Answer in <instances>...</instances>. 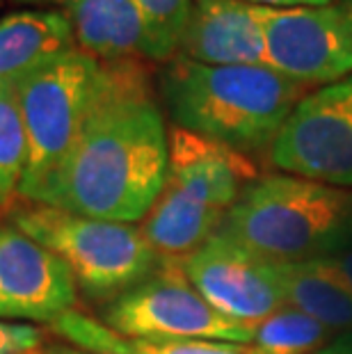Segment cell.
Here are the masks:
<instances>
[{
    "mask_svg": "<svg viewBox=\"0 0 352 354\" xmlns=\"http://www.w3.org/2000/svg\"><path fill=\"white\" fill-rule=\"evenodd\" d=\"M169 131L142 62H103L101 87L73 149L39 203L136 224L160 197Z\"/></svg>",
    "mask_w": 352,
    "mask_h": 354,
    "instance_id": "6da1fadb",
    "label": "cell"
},
{
    "mask_svg": "<svg viewBox=\"0 0 352 354\" xmlns=\"http://www.w3.org/2000/svg\"><path fill=\"white\" fill-rule=\"evenodd\" d=\"M309 92L266 64L213 66L174 55L158 73L172 124L250 158H270L277 135Z\"/></svg>",
    "mask_w": 352,
    "mask_h": 354,
    "instance_id": "7a4b0ae2",
    "label": "cell"
},
{
    "mask_svg": "<svg viewBox=\"0 0 352 354\" xmlns=\"http://www.w3.org/2000/svg\"><path fill=\"white\" fill-rule=\"evenodd\" d=\"M220 233L270 263H304L352 243V190L268 174L229 208Z\"/></svg>",
    "mask_w": 352,
    "mask_h": 354,
    "instance_id": "3957f363",
    "label": "cell"
},
{
    "mask_svg": "<svg viewBox=\"0 0 352 354\" xmlns=\"http://www.w3.org/2000/svg\"><path fill=\"white\" fill-rule=\"evenodd\" d=\"M101 78L103 62L71 48L14 80L28 138V165L19 197L39 203L48 192L85 124Z\"/></svg>",
    "mask_w": 352,
    "mask_h": 354,
    "instance_id": "277c9868",
    "label": "cell"
},
{
    "mask_svg": "<svg viewBox=\"0 0 352 354\" xmlns=\"http://www.w3.org/2000/svg\"><path fill=\"white\" fill-rule=\"evenodd\" d=\"M14 229L59 256L76 286L92 299H117L163 261L140 227L96 220L69 210L30 203L14 210Z\"/></svg>",
    "mask_w": 352,
    "mask_h": 354,
    "instance_id": "5b68a950",
    "label": "cell"
},
{
    "mask_svg": "<svg viewBox=\"0 0 352 354\" xmlns=\"http://www.w3.org/2000/svg\"><path fill=\"white\" fill-rule=\"evenodd\" d=\"M103 322L133 341H220L252 345L257 325L217 313L194 290L181 261L163 259L145 281L106 306Z\"/></svg>",
    "mask_w": 352,
    "mask_h": 354,
    "instance_id": "8992f818",
    "label": "cell"
},
{
    "mask_svg": "<svg viewBox=\"0 0 352 354\" xmlns=\"http://www.w3.org/2000/svg\"><path fill=\"white\" fill-rule=\"evenodd\" d=\"M266 66L306 89L352 76V21L339 3L261 7Z\"/></svg>",
    "mask_w": 352,
    "mask_h": 354,
    "instance_id": "52a82bcc",
    "label": "cell"
},
{
    "mask_svg": "<svg viewBox=\"0 0 352 354\" xmlns=\"http://www.w3.org/2000/svg\"><path fill=\"white\" fill-rule=\"evenodd\" d=\"M270 165L352 190V76L313 89L295 105L270 149Z\"/></svg>",
    "mask_w": 352,
    "mask_h": 354,
    "instance_id": "ba28073f",
    "label": "cell"
},
{
    "mask_svg": "<svg viewBox=\"0 0 352 354\" xmlns=\"http://www.w3.org/2000/svg\"><path fill=\"white\" fill-rule=\"evenodd\" d=\"M181 268L194 290L234 322L259 325L286 306L275 263L224 233H215L197 252L185 256Z\"/></svg>",
    "mask_w": 352,
    "mask_h": 354,
    "instance_id": "9c48e42d",
    "label": "cell"
},
{
    "mask_svg": "<svg viewBox=\"0 0 352 354\" xmlns=\"http://www.w3.org/2000/svg\"><path fill=\"white\" fill-rule=\"evenodd\" d=\"M66 263L14 227H0V320L50 325L76 304Z\"/></svg>",
    "mask_w": 352,
    "mask_h": 354,
    "instance_id": "30bf717a",
    "label": "cell"
},
{
    "mask_svg": "<svg viewBox=\"0 0 352 354\" xmlns=\"http://www.w3.org/2000/svg\"><path fill=\"white\" fill-rule=\"evenodd\" d=\"M259 178V165L250 156L172 126L167 178L163 190L194 206L229 213L241 194Z\"/></svg>",
    "mask_w": 352,
    "mask_h": 354,
    "instance_id": "8fae6325",
    "label": "cell"
},
{
    "mask_svg": "<svg viewBox=\"0 0 352 354\" xmlns=\"http://www.w3.org/2000/svg\"><path fill=\"white\" fill-rule=\"evenodd\" d=\"M176 55L213 66L266 64L261 7L243 0H194Z\"/></svg>",
    "mask_w": 352,
    "mask_h": 354,
    "instance_id": "7c38bea8",
    "label": "cell"
},
{
    "mask_svg": "<svg viewBox=\"0 0 352 354\" xmlns=\"http://www.w3.org/2000/svg\"><path fill=\"white\" fill-rule=\"evenodd\" d=\"M62 14L76 48L99 62H160L151 28L133 0H69Z\"/></svg>",
    "mask_w": 352,
    "mask_h": 354,
    "instance_id": "4fadbf2b",
    "label": "cell"
},
{
    "mask_svg": "<svg viewBox=\"0 0 352 354\" xmlns=\"http://www.w3.org/2000/svg\"><path fill=\"white\" fill-rule=\"evenodd\" d=\"M76 48L62 10H21L0 19V80H17L44 59Z\"/></svg>",
    "mask_w": 352,
    "mask_h": 354,
    "instance_id": "5bb4252c",
    "label": "cell"
},
{
    "mask_svg": "<svg viewBox=\"0 0 352 354\" xmlns=\"http://www.w3.org/2000/svg\"><path fill=\"white\" fill-rule=\"evenodd\" d=\"M286 306L311 315L339 336H352V292L316 263H275Z\"/></svg>",
    "mask_w": 352,
    "mask_h": 354,
    "instance_id": "9a60e30c",
    "label": "cell"
},
{
    "mask_svg": "<svg viewBox=\"0 0 352 354\" xmlns=\"http://www.w3.org/2000/svg\"><path fill=\"white\" fill-rule=\"evenodd\" d=\"M336 338L339 334L320 325L311 315L293 306H284L259 322L252 345L263 354H316Z\"/></svg>",
    "mask_w": 352,
    "mask_h": 354,
    "instance_id": "2e32d148",
    "label": "cell"
},
{
    "mask_svg": "<svg viewBox=\"0 0 352 354\" xmlns=\"http://www.w3.org/2000/svg\"><path fill=\"white\" fill-rule=\"evenodd\" d=\"M28 165V138L17 82L0 80V208L19 194Z\"/></svg>",
    "mask_w": 352,
    "mask_h": 354,
    "instance_id": "e0dca14e",
    "label": "cell"
},
{
    "mask_svg": "<svg viewBox=\"0 0 352 354\" xmlns=\"http://www.w3.org/2000/svg\"><path fill=\"white\" fill-rule=\"evenodd\" d=\"M50 331L62 336L64 341L76 345L85 354H133V341L119 331L108 327L106 322L89 318L82 311L69 308L50 322Z\"/></svg>",
    "mask_w": 352,
    "mask_h": 354,
    "instance_id": "ac0fdd59",
    "label": "cell"
},
{
    "mask_svg": "<svg viewBox=\"0 0 352 354\" xmlns=\"http://www.w3.org/2000/svg\"><path fill=\"white\" fill-rule=\"evenodd\" d=\"M133 3L145 14L158 46L160 64H165L178 53V44L188 26L194 0H133Z\"/></svg>",
    "mask_w": 352,
    "mask_h": 354,
    "instance_id": "d6986e66",
    "label": "cell"
},
{
    "mask_svg": "<svg viewBox=\"0 0 352 354\" xmlns=\"http://www.w3.org/2000/svg\"><path fill=\"white\" fill-rule=\"evenodd\" d=\"M133 341V338H131ZM133 354H263L254 345L220 341H133Z\"/></svg>",
    "mask_w": 352,
    "mask_h": 354,
    "instance_id": "ffe728a7",
    "label": "cell"
},
{
    "mask_svg": "<svg viewBox=\"0 0 352 354\" xmlns=\"http://www.w3.org/2000/svg\"><path fill=\"white\" fill-rule=\"evenodd\" d=\"M44 343V331L35 325L0 320V354L37 352Z\"/></svg>",
    "mask_w": 352,
    "mask_h": 354,
    "instance_id": "44dd1931",
    "label": "cell"
},
{
    "mask_svg": "<svg viewBox=\"0 0 352 354\" xmlns=\"http://www.w3.org/2000/svg\"><path fill=\"white\" fill-rule=\"evenodd\" d=\"M320 270H325L327 274H332L336 281L343 283L352 292V243L339 247L332 254H325L320 259H313Z\"/></svg>",
    "mask_w": 352,
    "mask_h": 354,
    "instance_id": "7402d4cb",
    "label": "cell"
},
{
    "mask_svg": "<svg viewBox=\"0 0 352 354\" xmlns=\"http://www.w3.org/2000/svg\"><path fill=\"white\" fill-rule=\"evenodd\" d=\"M243 3L259 5V7H275V10H288V7H320L332 5L339 0H243Z\"/></svg>",
    "mask_w": 352,
    "mask_h": 354,
    "instance_id": "603a6c76",
    "label": "cell"
},
{
    "mask_svg": "<svg viewBox=\"0 0 352 354\" xmlns=\"http://www.w3.org/2000/svg\"><path fill=\"white\" fill-rule=\"evenodd\" d=\"M316 354H352V336H339L334 343H329Z\"/></svg>",
    "mask_w": 352,
    "mask_h": 354,
    "instance_id": "cb8c5ba5",
    "label": "cell"
},
{
    "mask_svg": "<svg viewBox=\"0 0 352 354\" xmlns=\"http://www.w3.org/2000/svg\"><path fill=\"white\" fill-rule=\"evenodd\" d=\"M17 5H66L69 0H12Z\"/></svg>",
    "mask_w": 352,
    "mask_h": 354,
    "instance_id": "d4e9b609",
    "label": "cell"
},
{
    "mask_svg": "<svg viewBox=\"0 0 352 354\" xmlns=\"http://www.w3.org/2000/svg\"><path fill=\"white\" fill-rule=\"evenodd\" d=\"M44 354H76V350H71V348H62V345H57V348H50V350H46Z\"/></svg>",
    "mask_w": 352,
    "mask_h": 354,
    "instance_id": "484cf974",
    "label": "cell"
},
{
    "mask_svg": "<svg viewBox=\"0 0 352 354\" xmlns=\"http://www.w3.org/2000/svg\"><path fill=\"white\" fill-rule=\"evenodd\" d=\"M339 5L346 10V14L350 17V21H352V0H339Z\"/></svg>",
    "mask_w": 352,
    "mask_h": 354,
    "instance_id": "4316f807",
    "label": "cell"
},
{
    "mask_svg": "<svg viewBox=\"0 0 352 354\" xmlns=\"http://www.w3.org/2000/svg\"><path fill=\"white\" fill-rule=\"evenodd\" d=\"M28 354H44V352H39V350H37V352H28Z\"/></svg>",
    "mask_w": 352,
    "mask_h": 354,
    "instance_id": "83f0119b",
    "label": "cell"
},
{
    "mask_svg": "<svg viewBox=\"0 0 352 354\" xmlns=\"http://www.w3.org/2000/svg\"><path fill=\"white\" fill-rule=\"evenodd\" d=\"M3 3H5V0H0V7H3Z\"/></svg>",
    "mask_w": 352,
    "mask_h": 354,
    "instance_id": "f1b7e54d",
    "label": "cell"
},
{
    "mask_svg": "<svg viewBox=\"0 0 352 354\" xmlns=\"http://www.w3.org/2000/svg\"><path fill=\"white\" fill-rule=\"evenodd\" d=\"M76 354H85V352H78V350H76Z\"/></svg>",
    "mask_w": 352,
    "mask_h": 354,
    "instance_id": "f546056e",
    "label": "cell"
}]
</instances>
